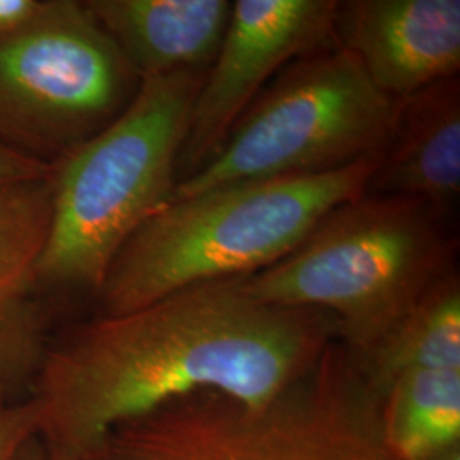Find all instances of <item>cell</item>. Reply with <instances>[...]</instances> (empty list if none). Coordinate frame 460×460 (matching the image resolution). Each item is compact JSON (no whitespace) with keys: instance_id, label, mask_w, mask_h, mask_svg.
I'll return each instance as SVG.
<instances>
[{"instance_id":"e0dca14e","label":"cell","mask_w":460,"mask_h":460,"mask_svg":"<svg viewBox=\"0 0 460 460\" xmlns=\"http://www.w3.org/2000/svg\"><path fill=\"white\" fill-rule=\"evenodd\" d=\"M53 165L22 155L0 142V184L47 178Z\"/></svg>"},{"instance_id":"ffe728a7","label":"cell","mask_w":460,"mask_h":460,"mask_svg":"<svg viewBox=\"0 0 460 460\" xmlns=\"http://www.w3.org/2000/svg\"><path fill=\"white\" fill-rule=\"evenodd\" d=\"M431 460H460V447L459 448L450 450V452H445L442 456H438V457Z\"/></svg>"},{"instance_id":"d6986e66","label":"cell","mask_w":460,"mask_h":460,"mask_svg":"<svg viewBox=\"0 0 460 460\" xmlns=\"http://www.w3.org/2000/svg\"><path fill=\"white\" fill-rule=\"evenodd\" d=\"M16 460H51L49 459V450L45 445L40 444L38 438H34L31 444L28 445L22 454Z\"/></svg>"},{"instance_id":"277c9868","label":"cell","mask_w":460,"mask_h":460,"mask_svg":"<svg viewBox=\"0 0 460 460\" xmlns=\"http://www.w3.org/2000/svg\"><path fill=\"white\" fill-rule=\"evenodd\" d=\"M454 258V239L423 203L363 193L246 285L266 304L329 314L338 341L360 358L456 268Z\"/></svg>"},{"instance_id":"7c38bea8","label":"cell","mask_w":460,"mask_h":460,"mask_svg":"<svg viewBox=\"0 0 460 460\" xmlns=\"http://www.w3.org/2000/svg\"><path fill=\"white\" fill-rule=\"evenodd\" d=\"M380 442L393 460H431L460 447V368L412 370L377 395Z\"/></svg>"},{"instance_id":"ac0fdd59","label":"cell","mask_w":460,"mask_h":460,"mask_svg":"<svg viewBox=\"0 0 460 460\" xmlns=\"http://www.w3.org/2000/svg\"><path fill=\"white\" fill-rule=\"evenodd\" d=\"M43 5L45 0H0V33L30 22Z\"/></svg>"},{"instance_id":"5b68a950","label":"cell","mask_w":460,"mask_h":460,"mask_svg":"<svg viewBox=\"0 0 460 460\" xmlns=\"http://www.w3.org/2000/svg\"><path fill=\"white\" fill-rule=\"evenodd\" d=\"M79 460H393L377 395L334 340L313 370L251 408L222 394L172 401L111 429Z\"/></svg>"},{"instance_id":"30bf717a","label":"cell","mask_w":460,"mask_h":460,"mask_svg":"<svg viewBox=\"0 0 460 460\" xmlns=\"http://www.w3.org/2000/svg\"><path fill=\"white\" fill-rule=\"evenodd\" d=\"M365 195L416 199L440 220L456 212L460 197L459 77L397 99L394 128Z\"/></svg>"},{"instance_id":"2e32d148","label":"cell","mask_w":460,"mask_h":460,"mask_svg":"<svg viewBox=\"0 0 460 460\" xmlns=\"http://www.w3.org/2000/svg\"><path fill=\"white\" fill-rule=\"evenodd\" d=\"M38 433L40 418L31 397L0 402V460H16Z\"/></svg>"},{"instance_id":"ba28073f","label":"cell","mask_w":460,"mask_h":460,"mask_svg":"<svg viewBox=\"0 0 460 460\" xmlns=\"http://www.w3.org/2000/svg\"><path fill=\"white\" fill-rule=\"evenodd\" d=\"M334 0H237L191 106L178 181L214 159L235 123L296 58L336 47Z\"/></svg>"},{"instance_id":"52a82bcc","label":"cell","mask_w":460,"mask_h":460,"mask_svg":"<svg viewBox=\"0 0 460 460\" xmlns=\"http://www.w3.org/2000/svg\"><path fill=\"white\" fill-rule=\"evenodd\" d=\"M140 83L85 2L45 0L0 33V142L57 164L108 128Z\"/></svg>"},{"instance_id":"5bb4252c","label":"cell","mask_w":460,"mask_h":460,"mask_svg":"<svg viewBox=\"0 0 460 460\" xmlns=\"http://www.w3.org/2000/svg\"><path fill=\"white\" fill-rule=\"evenodd\" d=\"M51 214V174L0 184V298L28 296L49 241Z\"/></svg>"},{"instance_id":"7a4b0ae2","label":"cell","mask_w":460,"mask_h":460,"mask_svg":"<svg viewBox=\"0 0 460 460\" xmlns=\"http://www.w3.org/2000/svg\"><path fill=\"white\" fill-rule=\"evenodd\" d=\"M382 154L315 176L235 182L169 199L121 247L99 287L101 315L182 288L249 277L290 254L336 207L362 197Z\"/></svg>"},{"instance_id":"4fadbf2b","label":"cell","mask_w":460,"mask_h":460,"mask_svg":"<svg viewBox=\"0 0 460 460\" xmlns=\"http://www.w3.org/2000/svg\"><path fill=\"white\" fill-rule=\"evenodd\" d=\"M355 360L376 395L406 372L460 368L457 268L438 279L377 345Z\"/></svg>"},{"instance_id":"9a60e30c","label":"cell","mask_w":460,"mask_h":460,"mask_svg":"<svg viewBox=\"0 0 460 460\" xmlns=\"http://www.w3.org/2000/svg\"><path fill=\"white\" fill-rule=\"evenodd\" d=\"M49 351L40 309L28 296L0 298V402L33 387Z\"/></svg>"},{"instance_id":"8fae6325","label":"cell","mask_w":460,"mask_h":460,"mask_svg":"<svg viewBox=\"0 0 460 460\" xmlns=\"http://www.w3.org/2000/svg\"><path fill=\"white\" fill-rule=\"evenodd\" d=\"M140 79L208 70L229 24V0H85Z\"/></svg>"},{"instance_id":"3957f363","label":"cell","mask_w":460,"mask_h":460,"mask_svg":"<svg viewBox=\"0 0 460 460\" xmlns=\"http://www.w3.org/2000/svg\"><path fill=\"white\" fill-rule=\"evenodd\" d=\"M205 75L142 79L108 128L53 164V214L36 283L98 292L121 247L171 199Z\"/></svg>"},{"instance_id":"6da1fadb","label":"cell","mask_w":460,"mask_h":460,"mask_svg":"<svg viewBox=\"0 0 460 460\" xmlns=\"http://www.w3.org/2000/svg\"><path fill=\"white\" fill-rule=\"evenodd\" d=\"M334 340L329 314L266 304L246 277L193 285L101 315L49 348L30 395L38 437L51 459L79 460L111 429L182 397L260 408L307 376Z\"/></svg>"},{"instance_id":"9c48e42d","label":"cell","mask_w":460,"mask_h":460,"mask_svg":"<svg viewBox=\"0 0 460 460\" xmlns=\"http://www.w3.org/2000/svg\"><path fill=\"white\" fill-rule=\"evenodd\" d=\"M336 47L378 91L402 99L459 77V0H346L336 4Z\"/></svg>"},{"instance_id":"8992f818","label":"cell","mask_w":460,"mask_h":460,"mask_svg":"<svg viewBox=\"0 0 460 460\" xmlns=\"http://www.w3.org/2000/svg\"><path fill=\"white\" fill-rule=\"evenodd\" d=\"M397 101L331 47L285 66L235 123L208 164L176 182L171 199L235 182L315 176L384 152Z\"/></svg>"},{"instance_id":"44dd1931","label":"cell","mask_w":460,"mask_h":460,"mask_svg":"<svg viewBox=\"0 0 460 460\" xmlns=\"http://www.w3.org/2000/svg\"><path fill=\"white\" fill-rule=\"evenodd\" d=\"M49 459H51V457H49ZM51 460H55V459H51Z\"/></svg>"}]
</instances>
